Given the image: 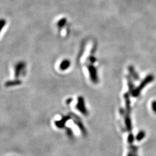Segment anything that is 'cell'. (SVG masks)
<instances>
[{
  "label": "cell",
  "instance_id": "obj_1",
  "mask_svg": "<svg viewBox=\"0 0 156 156\" xmlns=\"http://www.w3.org/2000/svg\"><path fill=\"white\" fill-rule=\"evenodd\" d=\"M53 27L59 37H67L69 32V24L67 17L58 16L53 23Z\"/></svg>",
  "mask_w": 156,
  "mask_h": 156
},
{
  "label": "cell",
  "instance_id": "obj_2",
  "mask_svg": "<svg viewBox=\"0 0 156 156\" xmlns=\"http://www.w3.org/2000/svg\"><path fill=\"white\" fill-rule=\"evenodd\" d=\"M7 25L8 22L5 18L0 17V38L5 31L6 28L7 27Z\"/></svg>",
  "mask_w": 156,
  "mask_h": 156
}]
</instances>
